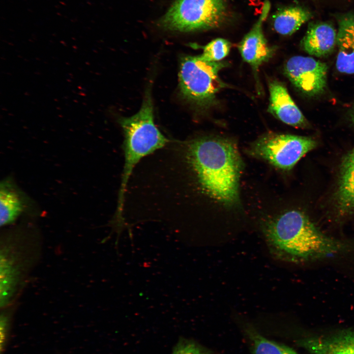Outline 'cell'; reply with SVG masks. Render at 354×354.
Segmentation results:
<instances>
[{
	"mask_svg": "<svg viewBox=\"0 0 354 354\" xmlns=\"http://www.w3.org/2000/svg\"><path fill=\"white\" fill-rule=\"evenodd\" d=\"M28 197L11 177L0 184V224L6 226L14 223L27 208Z\"/></svg>",
	"mask_w": 354,
	"mask_h": 354,
	"instance_id": "obj_11",
	"label": "cell"
},
{
	"mask_svg": "<svg viewBox=\"0 0 354 354\" xmlns=\"http://www.w3.org/2000/svg\"><path fill=\"white\" fill-rule=\"evenodd\" d=\"M352 118L353 122L354 123V107L353 110L352 112Z\"/></svg>",
	"mask_w": 354,
	"mask_h": 354,
	"instance_id": "obj_19",
	"label": "cell"
},
{
	"mask_svg": "<svg viewBox=\"0 0 354 354\" xmlns=\"http://www.w3.org/2000/svg\"><path fill=\"white\" fill-rule=\"evenodd\" d=\"M231 47V43L227 40L216 38L203 47V52L201 56L209 61H221L229 54Z\"/></svg>",
	"mask_w": 354,
	"mask_h": 354,
	"instance_id": "obj_17",
	"label": "cell"
},
{
	"mask_svg": "<svg viewBox=\"0 0 354 354\" xmlns=\"http://www.w3.org/2000/svg\"><path fill=\"white\" fill-rule=\"evenodd\" d=\"M313 16L307 9L300 6L284 8L273 16V27L278 33L290 35L294 33Z\"/></svg>",
	"mask_w": 354,
	"mask_h": 354,
	"instance_id": "obj_15",
	"label": "cell"
},
{
	"mask_svg": "<svg viewBox=\"0 0 354 354\" xmlns=\"http://www.w3.org/2000/svg\"><path fill=\"white\" fill-rule=\"evenodd\" d=\"M316 145L313 139L307 137L268 133L252 143L247 153L278 169L289 170Z\"/></svg>",
	"mask_w": 354,
	"mask_h": 354,
	"instance_id": "obj_5",
	"label": "cell"
},
{
	"mask_svg": "<svg viewBox=\"0 0 354 354\" xmlns=\"http://www.w3.org/2000/svg\"><path fill=\"white\" fill-rule=\"evenodd\" d=\"M246 331L253 354H299L287 346L266 339L251 326Z\"/></svg>",
	"mask_w": 354,
	"mask_h": 354,
	"instance_id": "obj_16",
	"label": "cell"
},
{
	"mask_svg": "<svg viewBox=\"0 0 354 354\" xmlns=\"http://www.w3.org/2000/svg\"><path fill=\"white\" fill-rule=\"evenodd\" d=\"M269 103L268 111L282 122L297 127L307 125V120L282 83L269 82Z\"/></svg>",
	"mask_w": 354,
	"mask_h": 354,
	"instance_id": "obj_9",
	"label": "cell"
},
{
	"mask_svg": "<svg viewBox=\"0 0 354 354\" xmlns=\"http://www.w3.org/2000/svg\"><path fill=\"white\" fill-rule=\"evenodd\" d=\"M264 4L257 21L238 46L243 60L248 63L255 72L262 64L270 59L274 52L268 44L263 30V24L269 13L270 4L268 0Z\"/></svg>",
	"mask_w": 354,
	"mask_h": 354,
	"instance_id": "obj_8",
	"label": "cell"
},
{
	"mask_svg": "<svg viewBox=\"0 0 354 354\" xmlns=\"http://www.w3.org/2000/svg\"><path fill=\"white\" fill-rule=\"evenodd\" d=\"M336 68L340 73L354 74V14L348 12L338 18Z\"/></svg>",
	"mask_w": 354,
	"mask_h": 354,
	"instance_id": "obj_10",
	"label": "cell"
},
{
	"mask_svg": "<svg viewBox=\"0 0 354 354\" xmlns=\"http://www.w3.org/2000/svg\"><path fill=\"white\" fill-rule=\"evenodd\" d=\"M171 354H209L207 350L192 340L180 339Z\"/></svg>",
	"mask_w": 354,
	"mask_h": 354,
	"instance_id": "obj_18",
	"label": "cell"
},
{
	"mask_svg": "<svg viewBox=\"0 0 354 354\" xmlns=\"http://www.w3.org/2000/svg\"><path fill=\"white\" fill-rule=\"evenodd\" d=\"M226 65V62L223 61L206 60L201 55L182 57L178 73L182 97L200 108L212 106L217 93L225 87L219 72Z\"/></svg>",
	"mask_w": 354,
	"mask_h": 354,
	"instance_id": "obj_3",
	"label": "cell"
},
{
	"mask_svg": "<svg viewBox=\"0 0 354 354\" xmlns=\"http://www.w3.org/2000/svg\"><path fill=\"white\" fill-rule=\"evenodd\" d=\"M336 200L341 212H354V149L342 161Z\"/></svg>",
	"mask_w": 354,
	"mask_h": 354,
	"instance_id": "obj_14",
	"label": "cell"
},
{
	"mask_svg": "<svg viewBox=\"0 0 354 354\" xmlns=\"http://www.w3.org/2000/svg\"><path fill=\"white\" fill-rule=\"evenodd\" d=\"M326 63L309 57L294 56L286 62L284 72L291 82L309 96L322 93L326 85Z\"/></svg>",
	"mask_w": 354,
	"mask_h": 354,
	"instance_id": "obj_6",
	"label": "cell"
},
{
	"mask_svg": "<svg viewBox=\"0 0 354 354\" xmlns=\"http://www.w3.org/2000/svg\"><path fill=\"white\" fill-rule=\"evenodd\" d=\"M226 0H177L162 19L166 28L179 31L219 27L227 16Z\"/></svg>",
	"mask_w": 354,
	"mask_h": 354,
	"instance_id": "obj_4",
	"label": "cell"
},
{
	"mask_svg": "<svg viewBox=\"0 0 354 354\" xmlns=\"http://www.w3.org/2000/svg\"><path fill=\"white\" fill-rule=\"evenodd\" d=\"M337 32L333 26L327 22L311 24L301 41L302 49L317 57L330 54L336 45Z\"/></svg>",
	"mask_w": 354,
	"mask_h": 354,
	"instance_id": "obj_12",
	"label": "cell"
},
{
	"mask_svg": "<svg viewBox=\"0 0 354 354\" xmlns=\"http://www.w3.org/2000/svg\"><path fill=\"white\" fill-rule=\"evenodd\" d=\"M124 136V162L115 218L123 219L125 195L129 179L139 163L146 157L164 148L170 140L159 130L154 121L150 95H145L142 107L135 115L121 118Z\"/></svg>",
	"mask_w": 354,
	"mask_h": 354,
	"instance_id": "obj_2",
	"label": "cell"
},
{
	"mask_svg": "<svg viewBox=\"0 0 354 354\" xmlns=\"http://www.w3.org/2000/svg\"><path fill=\"white\" fill-rule=\"evenodd\" d=\"M3 241L0 248V303L1 307L14 299L26 270L24 253L16 248V241Z\"/></svg>",
	"mask_w": 354,
	"mask_h": 354,
	"instance_id": "obj_7",
	"label": "cell"
},
{
	"mask_svg": "<svg viewBox=\"0 0 354 354\" xmlns=\"http://www.w3.org/2000/svg\"><path fill=\"white\" fill-rule=\"evenodd\" d=\"M299 344L309 354H354V331L326 337L307 338Z\"/></svg>",
	"mask_w": 354,
	"mask_h": 354,
	"instance_id": "obj_13",
	"label": "cell"
},
{
	"mask_svg": "<svg viewBox=\"0 0 354 354\" xmlns=\"http://www.w3.org/2000/svg\"><path fill=\"white\" fill-rule=\"evenodd\" d=\"M269 249L275 258L303 263L350 252V242L321 232L303 212L292 210L266 221L263 227Z\"/></svg>",
	"mask_w": 354,
	"mask_h": 354,
	"instance_id": "obj_1",
	"label": "cell"
}]
</instances>
